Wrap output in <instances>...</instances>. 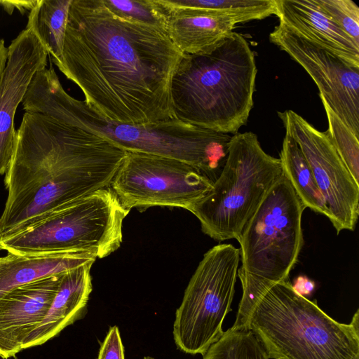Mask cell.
I'll use <instances>...</instances> for the list:
<instances>
[{
  "label": "cell",
  "mask_w": 359,
  "mask_h": 359,
  "mask_svg": "<svg viewBox=\"0 0 359 359\" xmlns=\"http://www.w3.org/2000/svg\"><path fill=\"white\" fill-rule=\"evenodd\" d=\"M183 55L165 30L119 16L102 0H72L55 65L100 116L142 125L176 118L171 83Z\"/></svg>",
  "instance_id": "obj_1"
},
{
  "label": "cell",
  "mask_w": 359,
  "mask_h": 359,
  "mask_svg": "<svg viewBox=\"0 0 359 359\" xmlns=\"http://www.w3.org/2000/svg\"><path fill=\"white\" fill-rule=\"evenodd\" d=\"M126 151L38 113L25 112L4 177L0 236L110 187Z\"/></svg>",
  "instance_id": "obj_2"
},
{
  "label": "cell",
  "mask_w": 359,
  "mask_h": 359,
  "mask_svg": "<svg viewBox=\"0 0 359 359\" xmlns=\"http://www.w3.org/2000/svg\"><path fill=\"white\" fill-rule=\"evenodd\" d=\"M257 68L246 39L231 32L210 53L184 54L172 77L175 116L226 134L245 125L253 107Z\"/></svg>",
  "instance_id": "obj_3"
},
{
  "label": "cell",
  "mask_w": 359,
  "mask_h": 359,
  "mask_svg": "<svg viewBox=\"0 0 359 359\" xmlns=\"http://www.w3.org/2000/svg\"><path fill=\"white\" fill-rule=\"evenodd\" d=\"M250 330L272 359H359V310L349 324L330 317L297 293L289 280L260 293L250 313Z\"/></svg>",
  "instance_id": "obj_4"
},
{
  "label": "cell",
  "mask_w": 359,
  "mask_h": 359,
  "mask_svg": "<svg viewBox=\"0 0 359 359\" xmlns=\"http://www.w3.org/2000/svg\"><path fill=\"white\" fill-rule=\"evenodd\" d=\"M305 207L285 175L269 190L236 239L243 294L233 330L245 329L250 313L268 286L288 280L304 244Z\"/></svg>",
  "instance_id": "obj_5"
},
{
  "label": "cell",
  "mask_w": 359,
  "mask_h": 359,
  "mask_svg": "<svg viewBox=\"0 0 359 359\" xmlns=\"http://www.w3.org/2000/svg\"><path fill=\"white\" fill-rule=\"evenodd\" d=\"M55 121L108 142L125 151L184 161L214 182L226 163L231 136L177 118L150 124H128L100 116L83 100L64 94L53 116Z\"/></svg>",
  "instance_id": "obj_6"
},
{
  "label": "cell",
  "mask_w": 359,
  "mask_h": 359,
  "mask_svg": "<svg viewBox=\"0 0 359 359\" xmlns=\"http://www.w3.org/2000/svg\"><path fill=\"white\" fill-rule=\"evenodd\" d=\"M128 212L111 189L104 188L0 236V250L29 255L76 252L103 258L121 246Z\"/></svg>",
  "instance_id": "obj_7"
},
{
  "label": "cell",
  "mask_w": 359,
  "mask_h": 359,
  "mask_svg": "<svg viewBox=\"0 0 359 359\" xmlns=\"http://www.w3.org/2000/svg\"><path fill=\"white\" fill-rule=\"evenodd\" d=\"M283 175L280 158L264 151L256 134L237 133L231 136L226 163L211 190L189 211L213 240L237 239Z\"/></svg>",
  "instance_id": "obj_8"
},
{
  "label": "cell",
  "mask_w": 359,
  "mask_h": 359,
  "mask_svg": "<svg viewBox=\"0 0 359 359\" xmlns=\"http://www.w3.org/2000/svg\"><path fill=\"white\" fill-rule=\"evenodd\" d=\"M240 250L218 244L204 254L175 312L172 334L178 349L203 355L224 334L222 323L235 293Z\"/></svg>",
  "instance_id": "obj_9"
},
{
  "label": "cell",
  "mask_w": 359,
  "mask_h": 359,
  "mask_svg": "<svg viewBox=\"0 0 359 359\" xmlns=\"http://www.w3.org/2000/svg\"><path fill=\"white\" fill-rule=\"evenodd\" d=\"M213 182L184 161L126 151L110 188L121 204L133 208L179 207L190 210L211 190Z\"/></svg>",
  "instance_id": "obj_10"
},
{
  "label": "cell",
  "mask_w": 359,
  "mask_h": 359,
  "mask_svg": "<svg viewBox=\"0 0 359 359\" xmlns=\"http://www.w3.org/2000/svg\"><path fill=\"white\" fill-rule=\"evenodd\" d=\"M278 115L285 132L296 141L305 156L337 233L354 231L359 214V184L328 136L292 110L278 111Z\"/></svg>",
  "instance_id": "obj_11"
},
{
  "label": "cell",
  "mask_w": 359,
  "mask_h": 359,
  "mask_svg": "<svg viewBox=\"0 0 359 359\" xmlns=\"http://www.w3.org/2000/svg\"><path fill=\"white\" fill-rule=\"evenodd\" d=\"M269 40L300 65L331 109L359 137V67L300 36L283 23Z\"/></svg>",
  "instance_id": "obj_12"
},
{
  "label": "cell",
  "mask_w": 359,
  "mask_h": 359,
  "mask_svg": "<svg viewBox=\"0 0 359 359\" xmlns=\"http://www.w3.org/2000/svg\"><path fill=\"white\" fill-rule=\"evenodd\" d=\"M48 55L34 32L27 28L8 48L0 79V175L6 172L13 156L16 109L35 73L46 67Z\"/></svg>",
  "instance_id": "obj_13"
},
{
  "label": "cell",
  "mask_w": 359,
  "mask_h": 359,
  "mask_svg": "<svg viewBox=\"0 0 359 359\" xmlns=\"http://www.w3.org/2000/svg\"><path fill=\"white\" fill-rule=\"evenodd\" d=\"M65 273V272H64ZM64 273L17 287L0 297V357H15L42 321Z\"/></svg>",
  "instance_id": "obj_14"
},
{
  "label": "cell",
  "mask_w": 359,
  "mask_h": 359,
  "mask_svg": "<svg viewBox=\"0 0 359 359\" xmlns=\"http://www.w3.org/2000/svg\"><path fill=\"white\" fill-rule=\"evenodd\" d=\"M279 22L303 38L359 67V47L314 0H276Z\"/></svg>",
  "instance_id": "obj_15"
},
{
  "label": "cell",
  "mask_w": 359,
  "mask_h": 359,
  "mask_svg": "<svg viewBox=\"0 0 359 359\" xmlns=\"http://www.w3.org/2000/svg\"><path fill=\"white\" fill-rule=\"evenodd\" d=\"M88 264L65 272L50 307L22 345V350L41 345L82 317L92 291Z\"/></svg>",
  "instance_id": "obj_16"
},
{
  "label": "cell",
  "mask_w": 359,
  "mask_h": 359,
  "mask_svg": "<svg viewBox=\"0 0 359 359\" xmlns=\"http://www.w3.org/2000/svg\"><path fill=\"white\" fill-rule=\"evenodd\" d=\"M159 1L168 13L167 32L184 54L210 53L233 32L236 24L227 17L200 9L174 8Z\"/></svg>",
  "instance_id": "obj_17"
},
{
  "label": "cell",
  "mask_w": 359,
  "mask_h": 359,
  "mask_svg": "<svg viewBox=\"0 0 359 359\" xmlns=\"http://www.w3.org/2000/svg\"><path fill=\"white\" fill-rule=\"evenodd\" d=\"M89 254L67 252L47 255H15L0 257V297L20 285L93 264Z\"/></svg>",
  "instance_id": "obj_18"
},
{
  "label": "cell",
  "mask_w": 359,
  "mask_h": 359,
  "mask_svg": "<svg viewBox=\"0 0 359 359\" xmlns=\"http://www.w3.org/2000/svg\"><path fill=\"white\" fill-rule=\"evenodd\" d=\"M283 174L305 207L329 217L325 199L296 141L285 132L280 153Z\"/></svg>",
  "instance_id": "obj_19"
},
{
  "label": "cell",
  "mask_w": 359,
  "mask_h": 359,
  "mask_svg": "<svg viewBox=\"0 0 359 359\" xmlns=\"http://www.w3.org/2000/svg\"><path fill=\"white\" fill-rule=\"evenodd\" d=\"M72 0H38L26 28L32 30L57 65L62 59L69 11Z\"/></svg>",
  "instance_id": "obj_20"
},
{
  "label": "cell",
  "mask_w": 359,
  "mask_h": 359,
  "mask_svg": "<svg viewBox=\"0 0 359 359\" xmlns=\"http://www.w3.org/2000/svg\"><path fill=\"white\" fill-rule=\"evenodd\" d=\"M174 8L205 11L227 17L235 24L277 15L276 0H163Z\"/></svg>",
  "instance_id": "obj_21"
},
{
  "label": "cell",
  "mask_w": 359,
  "mask_h": 359,
  "mask_svg": "<svg viewBox=\"0 0 359 359\" xmlns=\"http://www.w3.org/2000/svg\"><path fill=\"white\" fill-rule=\"evenodd\" d=\"M203 359H269L263 345L248 329H228L203 355Z\"/></svg>",
  "instance_id": "obj_22"
},
{
  "label": "cell",
  "mask_w": 359,
  "mask_h": 359,
  "mask_svg": "<svg viewBox=\"0 0 359 359\" xmlns=\"http://www.w3.org/2000/svg\"><path fill=\"white\" fill-rule=\"evenodd\" d=\"M328 122L325 133L339 156L359 184V137H358L331 109L323 96L319 94Z\"/></svg>",
  "instance_id": "obj_23"
},
{
  "label": "cell",
  "mask_w": 359,
  "mask_h": 359,
  "mask_svg": "<svg viewBox=\"0 0 359 359\" xmlns=\"http://www.w3.org/2000/svg\"><path fill=\"white\" fill-rule=\"evenodd\" d=\"M115 14L167 32L168 13L159 0H102Z\"/></svg>",
  "instance_id": "obj_24"
},
{
  "label": "cell",
  "mask_w": 359,
  "mask_h": 359,
  "mask_svg": "<svg viewBox=\"0 0 359 359\" xmlns=\"http://www.w3.org/2000/svg\"><path fill=\"white\" fill-rule=\"evenodd\" d=\"M320 9L359 47V8L351 0H314Z\"/></svg>",
  "instance_id": "obj_25"
},
{
  "label": "cell",
  "mask_w": 359,
  "mask_h": 359,
  "mask_svg": "<svg viewBox=\"0 0 359 359\" xmlns=\"http://www.w3.org/2000/svg\"><path fill=\"white\" fill-rule=\"evenodd\" d=\"M97 359H125L119 330L117 326H112L102 342Z\"/></svg>",
  "instance_id": "obj_26"
},
{
  "label": "cell",
  "mask_w": 359,
  "mask_h": 359,
  "mask_svg": "<svg viewBox=\"0 0 359 359\" xmlns=\"http://www.w3.org/2000/svg\"><path fill=\"white\" fill-rule=\"evenodd\" d=\"M293 289L299 294L306 297L310 296L316 287L315 282L305 276L297 277L293 283H291Z\"/></svg>",
  "instance_id": "obj_27"
},
{
  "label": "cell",
  "mask_w": 359,
  "mask_h": 359,
  "mask_svg": "<svg viewBox=\"0 0 359 359\" xmlns=\"http://www.w3.org/2000/svg\"><path fill=\"white\" fill-rule=\"evenodd\" d=\"M37 1H0V6L9 14H12L15 8H17L22 14L26 10H32L37 4Z\"/></svg>",
  "instance_id": "obj_28"
},
{
  "label": "cell",
  "mask_w": 359,
  "mask_h": 359,
  "mask_svg": "<svg viewBox=\"0 0 359 359\" xmlns=\"http://www.w3.org/2000/svg\"><path fill=\"white\" fill-rule=\"evenodd\" d=\"M8 59V48L3 39H0V79Z\"/></svg>",
  "instance_id": "obj_29"
},
{
  "label": "cell",
  "mask_w": 359,
  "mask_h": 359,
  "mask_svg": "<svg viewBox=\"0 0 359 359\" xmlns=\"http://www.w3.org/2000/svg\"><path fill=\"white\" fill-rule=\"evenodd\" d=\"M143 359H154V358L151 356H145Z\"/></svg>",
  "instance_id": "obj_30"
}]
</instances>
